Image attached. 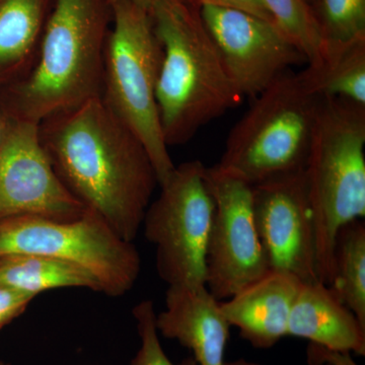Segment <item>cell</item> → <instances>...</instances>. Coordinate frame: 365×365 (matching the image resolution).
<instances>
[{
    "instance_id": "3",
    "label": "cell",
    "mask_w": 365,
    "mask_h": 365,
    "mask_svg": "<svg viewBox=\"0 0 365 365\" xmlns=\"http://www.w3.org/2000/svg\"><path fill=\"white\" fill-rule=\"evenodd\" d=\"M110 0H54L30 71L11 88L6 116L40 124L101 97Z\"/></svg>"
},
{
    "instance_id": "27",
    "label": "cell",
    "mask_w": 365,
    "mask_h": 365,
    "mask_svg": "<svg viewBox=\"0 0 365 365\" xmlns=\"http://www.w3.org/2000/svg\"><path fill=\"white\" fill-rule=\"evenodd\" d=\"M225 365H260L258 364H254V362H250L247 361V360L245 359H237L234 360V361H227V364ZM326 365V364H324Z\"/></svg>"
},
{
    "instance_id": "7",
    "label": "cell",
    "mask_w": 365,
    "mask_h": 365,
    "mask_svg": "<svg viewBox=\"0 0 365 365\" xmlns=\"http://www.w3.org/2000/svg\"><path fill=\"white\" fill-rule=\"evenodd\" d=\"M39 255L74 264L97 280L100 292L122 297L135 285L141 258L133 242L122 239L91 210L68 222L19 216L0 222V258Z\"/></svg>"
},
{
    "instance_id": "2",
    "label": "cell",
    "mask_w": 365,
    "mask_h": 365,
    "mask_svg": "<svg viewBox=\"0 0 365 365\" xmlns=\"http://www.w3.org/2000/svg\"><path fill=\"white\" fill-rule=\"evenodd\" d=\"M150 14L163 49L155 91L163 135L168 148L182 145L244 97L228 78L198 0H155Z\"/></svg>"
},
{
    "instance_id": "29",
    "label": "cell",
    "mask_w": 365,
    "mask_h": 365,
    "mask_svg": "<svg viewBox=\"0 0 365 365\" xmlns=\"http://www.w3.org/2000/svg\"><path fill=\"white\" fill-rule=\"evenodd\" d=\"M0 365H9V364H4V362L0 361Z\"/></svg>"
},
{
    "instance_id": "21",
    "label": "cell",
    "mask_w": 365,
    "mask_h": 365,
    "mask_svg": "<svg viewBox=\"0 0 365 365\" xmlns=\"http://www.w3.org/2000/svg\"><path fill=\"white\" fill-rule=\"evenodd\" d=\"M312 11L323 46L365 38V0H316Z\"/></svg>"
},
{
    "instance_id": "20",
    "label": "cell",
    "mask_w": 365,
    "mask_h": 365,
    "mask_svg": "<svg viewBox=\"0 0 365 365\" xmlns=\"http://www.w3.org/2000/svg\"><path fill=\"white\" fill-rule=\"evenodd\" d=\"M274 24L306 56L307 63L319 58L323 47L318 23L304 0H262Z\"/></svg>"
},
{
    "instance_id": "11",
    "label": "cell",
    "mask_w": 365,
    "mask_h": 365,
    "mask_svg": "<svg viewBox=\"0 0 365 365\" xmlns=\"http://www.w3.org/2000/svg\"><path fill=\"white\" fill-rule=\"evenodd\" d=\"M228 78L242 97L255 98L306 56L272 21L240 11L200 4Z\"/></svg>"
},
{
    "instance_id": "23",
    "label": "cell",
    "mask_w": 365,
    "mask_h": 365,
    "mask_svg": "<svg viewBox=\"0 0 365 365\" xmlns=\"http://www.w3.org/2000/svg\"><path fill=\"white\" fill-rule=\"evenodd\" d=\"M36 297L0 285V330L18 319Z\"/></svg>"
},
{
    "instance_id": "4",
    "label": "cell",
    "mask_w": 365,
    "mask_h": 365,
    "mask_svg": "<svg viewBox=\"0 0 365 365\" xmlns=\"http://www.w3.org/2000/svg\"><path fill=\"white\" fill-rule=\"evenodd\" d=\"M365 106L319 98L306 174L316 234L317 272L330 285L341 227L365 217Z\"/></svg>"
},
{
    "instance_id": "25",
    "label": "cell",
    "mask_w": 365,
    "mask_h": 365,
    "mask_svg": "<svg viewBox=\"0 0 365 365\" xmlns=\"http://www.w3.org/2000/svg\"><path fill=\"white\" fill-rule=\"evenodd\" d=\"M199 4H208L212 6L228 7L240 9L246 13L254 14L264 20L272 21V16L269 14L265 4L262 0H198Z\"/></svg>"
},
{
    "instance_id": "19",
    "label": "cell",
    "mask_w": 365,
    "mask_h": 365,
    "mask_svg": "<svg viewBox=\"0 0 365 365\" xmlns=\"http://www.w3.org/2000/svg\"><path fill=\"white\" fill-rule=\"evenodd\" d=\"M329 287L365 326V223L340 228L334 249V275Z\"/></svg>"
},
{
    "instance_id": "5",
    "label": "cell",
    "mask_w": 365,
    "mask_h": 365,
    "mask_svg": "<svg viewBox=\"0 0 365 365\" xmlns=\"http://www.w3.org/2000/svg\"><path fill=\"white\" fill-rule=\"evenodd\" d=\"M102 98L143 143L158 185L176 165L163 138L155 98L163 49L150 11L132 0H110Z\"/></svg>"
},
{
    "instance_id": "15",
    "label": "cell",
    "mask_w": 365,
    "mask_h": 365,
    "mask_svg": "<svg viewBox=\"0 0 365 365\" xmlns=\"http://www.w3.org/2000/svg\"><path fill=\"white\" fill-rule=\"evenodd\" d=\"M287 336L365 355V326L319 281L300 285L288 319Z\"/></svg>"
},
{
    "instance_id": "28",
    "label": "cell",
    "mask_w": 365,
    "mask_h": 365,
    "mask_svg": "<svg viewBox=\"0 0 365 365\" xmlns=\"http://www.w3.org/2000/svg\"><path fill=\"white\" fill-rule=\"evenodd\" d=\"M304 1H306L307 4H309V6H311L312 9V6H313L314 2H316V0H304Z\"/></svg>"
},
{
    "instance_id": "17",
    "label": "cell",
    "mask_w": 365,
    "mask_h": 365,
    "mask_svg": "<svg viewBox=\"0 0 365 365\" xmlns=\"http://www.w3.org/2000/svg\"><path fill=\"white\" fill-rule=\"evenodd\" d=\"M297 76L314 97L342 98L365 106V38L324 45L319 58Z\"/></svg>"
},
{
    "instance_id": "18",
    "label": "cell",
    "mask_w": 365,
    "mask_h": 365,
    "mask_svg": "<svg viewBox=\"0 0 365 365\" xmlns=\"http://www.w3.org/2000/svg\"><path fill=\"white\" fill-rule=\"evenodd\" d=\"M0 285L37 297L57 288H86L100 292L97 280L83 268L39 255L0 258Z\"/></svg>"
},
{
    "instance_id": "1",
    "label": "cell",
    "mask_w": 365,
    "mask_h": 365,
    "mask_svg": "<svg viewBox=\"0 0 365 365\" xmlns=\"http://www.w3.org/2000/svg\"><path fill=\"white\" fill-rule=\"evenodd\" d=\"M43 148L57 176L88 210L133 242L158 186L143 143L101 97L39 124Z\"/></svg>"
},
{
    "instance_id": "22",
    "label": "cell",
    "mask_w": 365,
    "mask_h": 365,
    "mask_svg": "<svg viewBox=\"0 0 365 365\" xmlns=\"http://www.w3.org/2000/svg\"><path fill=\"white\" fill-rule=\"evenodd\" d=\"M134 318L136 319L137 331L140 337L141 345L138 352L132 360L131 365H175L163 351L158 338L155 325V314L153 302L143 300L134 307ZM179 365H198L193 356L187 357Z\"/></svg>"
},
{
    "instance_id": "8",
    "label": "cell",
    "mask_w": 365,
    "mask_h": 365,
    "mask_svg": "<svg viewBox=\"0 0 365 365\" xmlns=\"http://www.w3.org/2000/svg\"><path fill=\"white\" fill-rule=\"evenodd\" d=\"M205 170L200 160L176 165L144 215V235L155 247L158 275L169 287L205 285L215 215Z\"/></svg>"
},
{
    "instance_id": "24",
    "label": "cell",
    "mask_w": 365,
    "mask_h": 365,
    "mask_svg": "<svg viewBox=\"0 0 365 365\" xmlns=\"http://www.w3.org/2000/svg\"><path fill=\"white\" fill-rule=\"evenodd\" d=\"M351 354L313 342H309L307 347V361L309 365H359L352 359Z\"/></svg>"
},
{
    "instance_id": "10",
    "label": "cell",
    "mask_w": 365,
    "mask_h": 365,
    "mask_svg": "<svg viewBox=\"0 0 365 365\" xmlns=\"http://www.w3.org/2000/svg\"><path fill=\"white\" fill-rule=\"evenodd\" d=\"M86 210L57 176L39 124L0 118V222L19 216L68 222Z\"/></svg>"
},
{
    "instance_id": "9",
    "label": "cell",
    "mask_w": 365,
    "mask_h": 365,
    "mask_svg": "<svg viewBox=\"0 0 365 365\" xmlns=\"http://www.w3.org/2000/svg\"><path fill=\"white\" fill-rule=\"evenodd\" d=\"M215 215L206 256L208 292L223 302L270 270L253 211V186L217 165L206 168Z\"/></svg>"
},
{
    "instance_id": "6",
    "label": "cell",
    "mask_w": 365,
    "mask_h": 365,
    "mask_svg": "<svg viewBox=\"0 0 365 365\" xmlns=\"http://www.w3.org/2000/svg\"><path fill=\"white\" fill-rule=\"evenodd\" d=\"M318 102L285 72L235 125L218 167L252 186L304 170Z\"/></svg>"
},
{
    "instance_id": "13",
    "label": "cell",
    "mask_w": 365,
    "mask_h": 365,
    "mask_svg": "<svg viewBox=\"0 0 365 365\" xmlns=\"http://www.w3.org/2000/svg\"><path fill=\"white\" fill-rule=\"evenodd\" d=\"M158 334L191 350L198 365H225L230 325L220 302L201 287H169L165 309L155 316Z\"/></svg>"
},
{
    "instance_id": "26",
    "label": "cell",
    "mask_w": 365,
    "mask_h": 365,
    "mask_svg": "<svg viewBox=\"0 0 365 365\" xmlns=\"http://www.w3.org/2000/svg\"><path fill=\"white\" fill-rule=\"evenodd\" d=\"M132 1L135 2V4H139V6L144 7V9L150 11V7L155 4V0H132Z\"/></svg>"
},
{
    "instance_id": "12",
    "label": "cell",
    "mask_w": 365,
    "mask_h": 365,
    "mask_svg": "<svg viewBox=\"0 0 365 365\" xmlns=\"http://www.w3.org/2000/svg\"><path fill=\"white\" fill-rule=\"evenodd\" d=\"M255 222L270 270L319 281L316 234L304 170L253 186Z\"/></svg>"
},
{
    "instance_id": "14",
    "label": "cell",
    "mask_w": 365,
    "mask_h": 365,
    "mask_svg": "<svg viewBox=\"0 0 365 365\" xmlns=\"http://www.w3.org/2000/svg\"><path fill=\"white\" fill-rule=\"evenodd\" d=\"M302 281L269 270L227 300L220 309L230 327L257 349H269L287 336L288 319Z\"/></svg>"
},
{
    "instance_id": "16",
    "label": "cell",
    "mask_w": 365,
    "mask_h": 365,
    "mask_svg": "<svg viewBox=\"0 0 365 365\" xmlns=\"http://www.w3.org/2000/svg\"><path fill=\"white\" fill-rule=\"evenodd\" d=\"M53 2L0 0V78L32 68Z\"/></svg>"
}]
</instances>
